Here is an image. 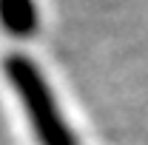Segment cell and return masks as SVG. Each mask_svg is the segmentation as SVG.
Masks as SVG:
<instances>
[{"label": "cell", "mask_w": 148, "mask_h": 145, "mask_svg": "<svg viewBox=\"0 0 148 145\" xmlns=\"http://www.w3.org/2000/svg\"><path fill=\"white\" fill-rule=\"evenodd\" d=\"M3 68H6L12 88L17 91L20 103H23V108L32 120V128H34L40 145H77L74 131L63 120L54 94H51L46 77L40 74V68L34 63L23 54H12L6 57Z\"/></svg>", "instance_id": "1"}, {"label": "cell", "mask_w": 148, "mask_h": 145, "mask_svg": "<svg viewBox=\"0 0 148 145\" xmlns=\"http://www.w3.org/2000/svg\"><path fill=\"white\" fill-rule=\"evenodd\" d=\"M37 14L34 0H0V26L12 37H32L37 31Z\"/></svg>", "instance_id": "2"}]
</instances>
